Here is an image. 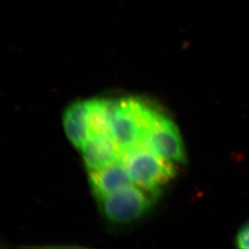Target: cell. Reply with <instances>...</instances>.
<instances>
[{
  "mask_svg": "<svg viewBox=\"0 0 249 249\" xmlns=\"http://www.w3.org/2000/svg\"><path fill=\"white\" fill-rule=\"evenodd\" d=\"M89 181L97 199L133 183L121 160L103 169L89 170Z\"/></svg>",
  "mask_w": 249,
  "mask_h": 249,
  "instance_id": "8992f818",
  "label": "cell"
},
{
  "mask_svg": "<svg viewBox=\"0 0 249 249\" xmlns=\"http://www.w3.org/2000/svg\"><path fill=\"white\" fill-rule=\"evenodd\" d=\"M89 131L90 135L110 134L113 100L97 99L89 100Z\"/></svg>",
  "mask_w": 249,
  "mask_h": 249,
  "instance_id": "ba28073f",
  "label": "cell"
},
{
  "mask_svg": "<svg viewBox=\"0 0 249 249\" xmlns=\"http://www.w3.org/2000/svg\"><path fill=\"white\" fill-rule=\"evenodd\" d=\"M236 243L240 249H249V224L240 231Z\"/></svg>",
  "mask_w": 249,
  "mask_h": 249,
  "instance_id": "9c48e42d",
  "label": "cell"
},
{
  "mask_svg": "<svg viewBox=\"0 0 249 249\" xmlns=\"http://www.w3.org/2000/svg\"><path fill=\"white\" fill-rule=\"evenodd\" d=\"M159 111L137 97L113 100L110 133L122 153L143 144L146 132Z\"/></svg>",
  "mask_w": 249,
  "mask_h": 249,
  "instance_id": "6da1fadb",
  "label": "cell"
},
{
  "mask_svg": "<svg viewBox=\"0 0 249 249\" xmlns=\"http://www.w3.org/2000/svg\"><path fill=\"white\" fill-rule=\"evenodd\" d=\"M88 170L103 169L121 160L122 151L110 134H93L81 148Z\"/></svg>",
  "mask_w": 249,
  "mask_h": 249,
  "instance_id": "5b68a950",
  "label": "cell"
},
{
  "mask_svg": "<svg viewBox=\"0 0 249 249\" xmlns=\"http://www.w3.org/2000/svg\"><path fill=\"white\" fill-rule=\"evenodd\" d=\"M143 145L172 162L185 163L186 151L178 128L163 113H158L149 125Z\"/></svg>",
  "mask_w": 249,
  "mask_h": 249,
  "instance_id": "277c9868",
  "label": "cell"
},
{
  "mask_svg": "<svg viewBox=\"0 0 249 249\" xmlns=\"http://www.w3.org/2000/svg\"><path fill=\"white\" fill-rule=\"evenodd\" d=\"M90 102H74L66 109L63 124L66 136L77 148H83L90 136L89 131Z\"/></svg>",
  "mask_w": 249,
  "mask_h": 249,
  "instance_id": "52a82bcc",
  "label": "cell"
},
{
  "mask_svg": "<svg viewBox=\"0 0 249 249\" xmlns=\"http://www.w3.org/2000/svg\"><path fill=\"white\" fill-rule=\"evenodd\" d=\"M159 195L133 184L98 199L105 219L114 224H127L148 214Z\"/></svg>",
  "mask_w": 249,
  "mask_h": 249,
  "instance_id": "3957f363",
  "label": "cell"
},
{
  "mask_svg": "<svg viewBox=\"0 0 249 249\" xmlns=\"http://www.w3.org/2000/svg\"><path fill=\"white\" fill-rule=\"evenodd\" d=\"M121 160L133 183L157 195L176 173L174 163L143 144L123 153Z\"/></svg>",
  "mask_w": 249,
  "mask_h": 249,
  "instance_id": "7a4b0ae2",
  "label": "cell"
}]
</instances>
